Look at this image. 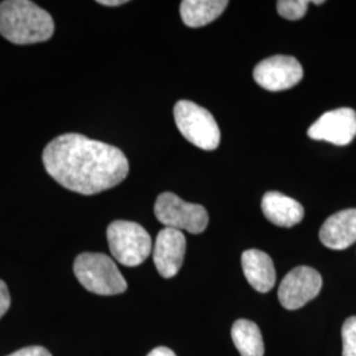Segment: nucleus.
I'll return each mask as SVG.
<instances>
[{"label": "nucleus", "mask_w": 356, "mask_h": 356, "mask_svg": "<svg viewBox=\"0 0 356 356\" xmlns=\"http://www.w3.org/2000/svg\"><path fill=\"white\" fill-rule=\"evenodd\" d=\"M42 163L54 181L82 195L113 189L129 172L127 157L119 148L81 134H64L49 141Z\"/></svg>", "instance_id": "f257e3e1"}, {"label": "nucleus", "mask_w": 356, "mask_h": 356, "mask_svg": "<svg viewBox=\"0 0 356 356\" xmlns=\"http://www.w3.org/2000/svg\"><path fill=\"white\" fill-rule=\"evenodd\" d=\"M54 33L51 13L29 0L0 3V35L16 45L44 42Z\"/></svg>", "instance_id": "f03ea898"}, {"label": "nucleus", "mask_w": 356, "mask_h": 356, "mask_svg": "<svg viewBox=\"0 0 356 356\" xmlns=\"http://www.w3.org/2000/svg\"><path fill=\"white\" fill-rule=\"evenodd\" d=\"M73 270L79 284L99 296H115L127 291V281L107 254L83 252L76 256Z\"/></svg>", "instance_id": "7ed1b4c3"}, {"label": "nucleus", "mask_w": 356, "mask_h": 356, "mask_svg": "<svg viewBox=\"0 0 356 356\" xmlns=\"http://www.w3.org/2000/svg\"><path fill=\"white\" fill-rule=\"evenodd\" d=\"M107 242L115 260L126 267H138L152 252L147 229L129 220H115L107 227Z\"/></svg>", "instance_id": "20e7f679"}, {"label": "nucleus", "mask_w": 356, "mask_h": 356, "mask_svg": "<svg viewBox=\"0 0 356 356\" xmlns=\"http://www.w3.org/2000/svg\"><path fill=\"white\" fill-rule=\"evenodd\" d=\"M178 131L186 140L204 151H214L220 143V131L214 116L191 101H178L173 110Z\"/></svg>", "instance_id": "39448f33"}, {"label": "nucleus", "mask_w": 356, "mask_h": 356, "mask_svg": "<svg viewBox=\"0 0 356 356\" xmlns=\"http://www.w3.org/2000/svg\"><path fill=\"white\" fill-rule=\"evenodd\" d=\"M154 216L169 229L202 234L209 225V214L202 204H189L175 193H163L154 204Z\"/></svg>", "instance_id": "423d86ee"}, {"label": "nucleus", "mask_w": 356, "mask_h": 356, "mask_svg": "<svg viewBox=\"0 0 356 356\" xmlns=\"http://www.w3.org/2000/svg\"><path fill=\"white\" fill-rule=\"evenodd\" d=\"M322 289V276L310 267L292 269L281 281L279 300L288 310H297L314 300Z\"/></svg>", "instance_id": "0eeeda50"}, {"label": "nucleus", "mask_w": 356, "mask_h": 356, "mask_svg": "<svg viewBox=\"0 0 356 356\" xmlns=\"http://www.w3.org/2000/svg\"><path fill=\"white\" fill-rule=\"evenodd\" d=\"M304 76L302 66L291 56H273L254 66V82L268 91L294 88Z\"/></svg>", "instance_id": "6e6552de"}, {"label": "nucleus", "mask_w": 356, "mask_h": 356, "mask_svg": "<svg viewBox=\"0 0 356 356\" xmlns=\"http://www.w3.org/2000/svg\"><path fill=\"white\" fill-rule=\"evenodd\" d=\"M307 136L334 145H348L356 136L355 111L353 108H338L325 113L307 129Z\"/></svg>", "instance_id": "1a4fd4ad"}, {"label": "nucleus", "mask_w": 356, "mask_h": 356, "mask_svg": "<svg viewBox=\"0 0 356 356\" xmlns=\"http://www.w3.org/2000/svg\"><path fill=\"white\" fill-rule=\"evenodd\" d=\"M186 251V238L176 229H161L153 247V261L157 272L164 279H172L182 267Z\"/></svg>", "instance_id": "9d476101"}, {"label": "nucleus", "mask_w": 356, "mask_h": 356, "mask_svg": "<svg viewBox=\"0 0 356 356\" xmlns=\"http://www.w3.org/2000/svg\"><path fill=\"white\" fill-rule=\"evenodd\" d=\"M319 239L330 250L342 251L356 242V209H346L329 216L319 229Z\"/></svg>", "instance_id": "9b49d317"}, {"label": "nucleus", "mask_w": 356, "mask_h": 356, "mask_svg": "<svg viewBox=\"0 0 356 356\" xmlns=\"http://www.w3.org/2000/svg\"><path fill=\"white\" fill-rule=\"evenodd\" d=\"M263 214L279 227H293L304 219V207L291 197L279 191H268L261 200Z\"/></svg>", "instance_id": "f8f14e48"}, {"label": "nucleus", "mask_w": 356, "mask_h": 356, "mask_svg": "<svg viewBox=\"0 0 356 356\" xmlns=\"http://www.w3.org/2000/svg\"><path fill=\"white\" fill-rule=\"evenodd\" d=\"M243 273L254 291L268 293L276 284V269L269 254L247 250L242 254Z\"/></svg>", "instance_id": "ddd939ff"}, {"label": "nucleus", "mask_w": 356, "mask_h": 356, "mask_svg": "<svg viewBox=\"0 0 356 356\" xmlns=\"http://www.w3.org/2000/svg\"><path fill=\"white\" fill-rule=\"evenodd\" d=\"M227 6V0H184L179 4V13L185 26L200 28L213 23Z\"/></svg>", "instance_id": "4468645a"}, {"label": "nucleus", "mask_w": 356, "mask_h": 356, "mask_svg": "<svg viewBox=\"0 0 356 356\" xmlns=\"http://www.w3.org/2000/svg\"><path fill=\"white\" fill-rule=\"evenodd\" d=\"M231 338L241 356H264L261 331L252 321L238 319L232 325Z\"/></svg>", "instance_id": "2eb2a0df"}, {"label": "nucleus", "mask_w": 356, "mask_h": 356, "mask_svg": "<svg viewBox=\"0 0 356 356\" xmlns=\"http://www.w3.org/2000/svg\"><path fill=\"white\" fill-rule=\"evenodd\" d=\"M307 0H280L277 1V13L286 20H300L305 16Z\"/></svg>", "instance_id": "dca6fc26"}, {"label": "nucleus", "mask_w": 356, "mask_h": 356, "mask_svg": "<svg viewBox=\"0 0 356 356\" xmlns=\"http://www.w3.org/2000/svg\"><path fill=\"white\" fill-rule=\"evenodd\" d=\"M342 356H356V317L346 319L342 327Z\"/></svg>", "instance_id": "f3484780"}, {"label": "nucleus", "mask_w": 356, "mask_h": 356, "mask_svg": "<svg viewBox=\"0 0 356 356\" xmlns=\"http://www.w3.org/2000/svg\"><path fill=\"white\" fill-rule=\"evenodd\" d=\"M10 306H11L10 291L7 288V284L3 280H0V319L8 312Z\"/></svg>", "instance_id": "a211bd4d"}, {"label": "nucleus", "mask_w": 356, "mask_h": 356, "mask_svg": "<svg viewBox=\"0 0 356 356\" xmlns=\"http://www.w3.org/2000/svg\"><path fill=\"white\" fill-rule=\"evenodd\" d=\"M8 356H51V353L41 346H31L17 350Z\"/></svg>", "instance_id": "6ab92c4d"}, {"label": "nucleus", "mask_w": 356, "mask_h": 356, "mask_svg": "<svg viewBox=\"0 0 356 356\" xmlns=\"http://www.w3.org/2000/svg\"><path fill=\"white\" fill-rule=\"evenodd\" d=\"M147 356H177L168 347H157L152 350Z\"/></svg>", "instance_id": "aec40b11"}, {"label": "nucleus", "mask_w": 356, "mask_h": 356, "mask_svg": "<svg viewBox=\"0 0 356 356\" xmlns=\"http://www.w3.org/2000/svg\"><path fill=\"white\" fill-rule=\"evenodd\" d=\"M102 6H107V7H118V6H123L127 1L126 0H99L98 1Z\"/></svg>", "instance_id": "412c9836"}]
</instances>
